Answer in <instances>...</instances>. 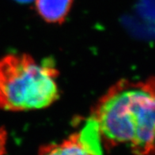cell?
I'll list each match as a JSON object with an SVG mask.
<instances>
[{
    "mask_svg": "<svg viewBox=\"0 0 155 155\" xmlns=\"http://www.w3.org/2000/svg\"><path fill=\"white\" fill-rule=\"evenodd\" d=\"M102 146L130 147L135 155H155V76L120 79L108 88L92 108Z\"/></svg>",
    "mask_w": 155,
    "mask_h": 155,
    "instance_id": "obj_1",
    "label": "cell"
},
{
    "mask_svg": "<svg viewBox=\"0 0 155 155\" xmlns=\"http://www.w3.org/2000/svg\"><path fill=\"white\" fill-rule=\"evenodd\" d=\"M59 71L50 59L28 54L0 58V110L25 112L51 106L59 100Z\"/></svg>",
    "mask_w": 155,
    "mask_h": 155,
    "instance_id": "obj_2",
    "label": "cell"
},
{
    "mask_svg": "<svg viewBox=\"0 0 155 155\" xmlns=\"http://www.w3.org/2000/svg\"><path fill=\"white\" fill-rule=\"evenodd\" d=\"M90 124L60 143L42 146L39 155H102L101 141L94 124Z\"/></svg>",
    "mask_w": 155,
    "mask_h": 155,
    "instance_id": "obj_3",
    "label": "cell"
},
{
    "mask_svg": "<svg viewBox=\"0 0 155 155\" xmlns=\"http://www.w3.org/2000/svg\"><path fill=\"white\" fill-rule=\"evenodd\" d=\"M74 0H35L37 14L50 24H62L71 10Z\"/></svg>",
    "mask_w": 155,
    "mask_h": 155,
    "instance_id": "obj_4",
    "label": "cell"
},
{
    "mask_svg": "<svg viewBox=\"0 0 155 155\" xmlns=\"http://www.w3.org/2000/svg\"><path fill=\"white\" fill-rule=\"evenodd\" d=\"M7 143V132L6 129L0 127V155H5Z\"/></svg>",
    "mask_w": 155,
    "mask_h": 155,
    "instance_id": "obj_5",
    "label": "cell"
},
{
    "mask_svg": "<svg viewBox=\"0 0 155 155\" xmlns=\"http://www.w3.org/2000/svg\"><path fill=\"white\" fill-rule=\"evenodd\" d=\"M16 1H18V2H30V1H32V0H16Z\"/></svg>",
    "mask_w": 155,
    "mask_h": 155,
    "instance_id": "obj_6",
    "label": "cell"
}]
</instances>
